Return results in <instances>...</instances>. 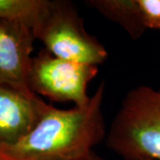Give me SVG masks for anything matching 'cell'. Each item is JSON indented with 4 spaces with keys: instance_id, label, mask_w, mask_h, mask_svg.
Returning <instances> with one entry per match:
<instances>
[{
    "instance_id": "obj_1",
    "label": "cell",
    "mask_w": 160,
    "mask_h": 160,
    "mask_svg": "<svg viewBox=\"0 0 160 160\" xmlns=\"http://www.w3.org/2000/svg\"><path fill=\"white\" fill-rule=\"evenodd\" d=\"M104 92L102 82L83 106L61 109L51 104L29 133L0 153L6 160H73L91 153L107 135Z\"/></svg>"
},
{
    "instance_id": "obj_2",
    "label": "cell",
    "mask_w": 160,
    "mask_h": 160,
    "mask_svg": "<svg viewBox=\"0 0 160 160\" xmlns=\"http://www.w3.org/2000/svg\"><path fill=\"white\" fill-rule=\"evenodd\" d=\"M105 144L125 160H160V87L140 86L126 93Z\"/></svg>"
},
{
    "instance_id": "obj_3",
    "label": "cell",
    "mask_w": 160,
    "mask_h": 160,
    "mask_svg": "<svg viewBox=\"0 0 160 160\" xmlns=\"http://www.w3.org/2000/svg\"><path fill=\"white\" fill-rule=\"evenodd\" d=\"M33 34L45 50L63 60L99 66L108 57L102 44L86 31L70 1L52 0L49 12Z\"/></svg>"
},
{
    "instance_id": "obj_4",
    "label": "cell",
    "mask_w": 160,
    "mask_h": 160,
    "mask_svg": "<svg viewBox=\"0 0 160 160\" xmlns=\"http://www.w3.org/2000/svg\"><path fill=\"white\" fill-rule=\"evenodd\" d=\"M98 71V66L63 60L44 49L32 57L28 84L34 93L52 102L83 106L90 100L88 86Z\"/></svg>"
},
{
    "instance_id": "obj_5",
    "label": "cell",
    "mask_w": 160,
    "mask_h": 160,
    "mask_svg": "<svg viewBox=\"0 0 160 160\" xmlns=\"http://www.w3.org/2000/svg\"><path fill=\"white\" fill-rule=\"evenodd\" d=\"M35 39L29 28L0 19V84L34 93L29 89L28 75Z\"/></svg>"
},
{
    "instance_id": "obj_6",
    "label": "cell",
    "mask_w": 160,
    "mask_h": 160,
    "mask_svg": "<svg viewBox=\"0 0 160 160\" xmlns=\"http://www.w3.org/2000/svg\"><path fill=\"white\" fill-rule=\"evenodd\" d=\"M50 105L36 93L0 84V149L16 144L29 133Z\"/></svg>"
},
{
    "instance_id": "obj_7",
    "label": "cell",
    "mask_w": 160,
    "mask_h": 160,
    "mask_svg": "<svg viewBox=\"0 0 160 160\" xmlns=\"http://www.w3.org/2000/svg\"><path fill=\"white\" fill-rule=\"evenodd\" d=\"M86 6L120 26L134 40L147 30L138 8L137 0H87Z\"/></svg>"
},
{
    "instance_id": "obj_8",
    "label": "cell",
    "mask_w": 160,
    "mask_h": 160,
    "mask_svg": "<svg viewBox=\"0 0 160 160\" xmlns=\"http://www.w3.org/2000/svg\"><path fill=\"white\" fill-rule=\"evenodd\" d=\"M52 0H0V19L34 32L51 8Z\"/></svg>"
},
{
    "instance_id": "obj_9",
    "label": "cell",
    "mask_w": 160,
    "mask_h": 160,
    "mask_svg": "<svg viewBox=\"0 0 160 160\" xmlns=\"http://www.w3.org/2000/svg\"><path fill=\"white\" fill-rule=\"evenodd\" d=\"M137 4L146 29L160 30V0H137Z\"/></svg>"
},
{
    "instance_id": "obj_10",
    "label": "cell",
    "mask_w": 160,
    "mask_h": 160,
    "mask_svg": "<svg viewBox=\"0 0 160 160\" xmlns=\"http://www.w3.org/2000/svg\"><path fill=\"white\" fill-rule=\"evenodd\" d=\"M73 160H106L105 158H103L102 157L99 156L98 154H96L94 151H92L91 153H89L88 155H86L85 157H82V158H77V159Z\"/></svg>"
},
{
    "instance_id": "obj_11",
    "label": "cell",
    "mask_w": 160,
    "mask_h": 160,
    "mask_svg": "<svg viewBox=\"0 0 160 160\" xmlns=\"http://www.w3.org/2000/svg\"><path fill=\"white\" fill-rule=\"evenodd\" d=\"M0 160H6V158H5L3 157V155L1 154V153H0Z\"/></svg>"
}]
</instances>
